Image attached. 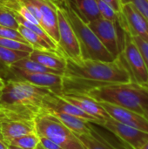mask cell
Wrapping results in <instances>:
<instances>
[{"label":"cell","mask_w":148,"mask_h":149,"mask_svg":"<svg viewBox=\"0 0 148 149\" xmlns=\"http://www.w3.org/2000/svg\"><path fill=\"white\" fill-rule=\"evenodd\" d=\"M128 82H133L130 72L120 57L111 62L66 59L62 75V93L85 94L97 87Z\"/></svg>","instance_id":"obj_1"},{"label":"cell","mask_w":148,"mask_h":149,"mask_svg":"<svg viewBox=\"0 0 148 149\" xmlns=\"http://www.w3.org/2000/svg\"><path fill=\"white\" fill-rule=\"evenodd\" d=\"M98 102H106L133 111L143 116L148 101V87L135 82L113 84L90 90L85 93Z\"/></svg>","instance_id":"obj_2"},{"label":"cell","mask_w":148,"mask_h":149,"mask_svg":"<svg viewBox=\"0 0 148 149\" xmlns=\"http://www.w3.org/2000/svg\"><path fill=\"white\" fill-rule=\"evenodd\" d=\"M50 90L24 80L9 79L1 91L0 104L17 107L39 114L44 110V99Z\"/></svg>","instance_id":"obj_3"},{"label":"cell","mask_w":148,"mask_h":149,"mask_svg":"<svg viewBox=\"0 0 148 149\" xmlns=\"http://www.w3.org/2000/svg\"><path fill=\"white\" fill-rule=\"evenodd\" d=\"M63 8L78 38L83 59L106 62L116 59L102 45L88 24L78 15L71 0H65Z\"/></svg>","instance_id":"obj_4"},{"label":"cell","mask_w":148,"mask_h":149,"mask_svg":"<svg viewBox=\"0 0 148 149\" xmlns=\"http://www.w3.org/2000/svg\"><path fill=\"white\" fill-rule=\"evenodd\" d=\"M36 116L30 110L0 104V140L8 146L15 138L37 132Z\"/></svg>","instance_id":"obj_5"},{"label":"cell","mask_w":148,"mask_h":149,"mask_svg":"<svg viewBox=\"0 0 148 149\" xmlns=\"http://www.w3.org/2000/svg\"><path fill=\"white\" fill-rule=\"evenodd\" d=\"M38 136L52 141L62 149H85L77 135L51 113L43 112L35 118Z\"/></svg>","instance_id":"obj_6"},{"label":"cell","mask_w":148,"mask_h":149,"mask_svg":"<svg viewBox=\"0 0 148 149\" xmlns=\"http://www.w3.org/2000/svg\"><path fill=\"white\" fill-rule=\"evenodd\" d=\"M120 58L130 72L132 81L148 87V72L143 56L133 38L123 31V45Z\"/></svg>","instance_id":"obj_7"},{"label":"cell","mask_w":148,"mask_h":149,"mask_svg":"<svg viewBox=\"0 0 148 149\" xmlns=\"http://www.w3.org/2000/svg\"><path fill=\"white\" fill-rule=\"evenodd\" d=\"M58 25V43L57 52L58 54L73 61L83 59L80 45L76 33L67 18L63 6L57 7Z\"/></svg>","instance_id":"obj_8"},{"label":"cell","mask_w":148,"mask_h":149,"mask_svg":"<svg viewBox=\"0 0 148 149\" xmlns=\"http://www.w3.org/2000/svg\"><path fill=\"white\" fill-rule=\"evenodd\" d=\"M87 24L106 50L115 58H119L123 45V40H120L118 31L120 28V25L102 17L92 21Z\"/></svg>","instance_id":"obj_9"},{"label":"cell","mask_w":148,"mask_h":149,"mask_svg":"<svg viewBox=\"0 0 148 149\" xmlns=\"http://www.w3.org/2000/svg\"><path fill=\"white\" fill-rule=\"evenodd\" d=\"M99 126L104 127L133 149H140L148 141V133L125 125L111 117L103 120Z\"/></svg>","instance_id":"obj_10"},{"label":"cell","mask_w":148,"mask_h":149,"mask_svg":"<svg viewBox=\"0 0 148 149\" xmlns=\"http://www.w3.org/2000/svg\"><path fill=\"white\" fill-rule=\"evenodd\" d=\"M120 27L131 37H139L148 41V19L130 3L121 5Z\"/></svg>","instance_id":"obj_11"},{"label":"cell","mask_w":148,"mask_h":149,"mask_svg":"<svg viewBox=\"0 0 148 149\" xmlns=\"http://www.w3.org/2000/svg\"><path fill=\"white\" fill-rule=\"evenodd\" d=\"M6 70L13 76L11 79L27 81L37 86L46 88L58 95H61L63 93L62 75L45 72H28L10 66L6 68Z\"/></svg>","instance_id":"obj_12"},{"label":"cell","mask_w":148,"mask_h":149,"mask_svg":"<svg viewBox=\"0 0 148 149\" xmlns=\"http://www.w3.org/2000/svg\"><path fill=\"white\" fill-rule=\"evenodd\" d=\"M99 104L112 119L133 128L148 133V121L144 116L129 109L120 107L110 103L99 102Z\"/></svg>","instance_id":"obj_13"},{"label":"cell","mask_w":148,"mask_h":149,"mask_svg":"<svg viewBox=\"0 0 148 149\" xmlns=\"http://www.w3.org/2000/svg\"><path fill=\"white\" fill-rule=\"evenodd\" d=\"M65 100L76 106L80 110L90 116H92L99 121V125L103 120L110 118L109 114L101 107L99 102L84 93H62L59 95Z\"/></svg>","instance_id":"obj_14"},{"label":"cell","mask_w":148,"mask_h":149,"mask_svg":"<svg viewBox=\"0 0 148 149\" xmlns=\"http://www.w3.org/2000/svg\"><path fill=\"white\" fill-rule=\"evenodd\" d=\"M35 2L40 11L39 24L57 46L58 43V6H55L44 0H35Z\"/></svg>","instance_id":"obj_15"},{"label":"cell","mask_w":148,"mask_h":149,"mask_svg":"<svg viewBox=\"0 0 148 149\" xmlns=\"http://www.w3.org/2000/svg\"><path fill=\"white\" fill-rule=\"evenodd\" d=\"M83 144L85 149H133L122 141L116 146L105 138L90 123V133L85 134H76Z\"/></svg>","instance_id":"obj_16"},{"label":"cell","mask_w":148,"mask_h":149,"mask_svg":"<svg viewBox=\"0 0 148 149\" xmlns=\"http://www.w3.org/2000/svg\"><path fill=\"white\" fill-rule=\"evenodd\" d=\"M31 59L39 63L46 68L64 72L66 65V58L56 52L33 50L28 56Z\"/></svg>","instance_id":"obj_17"},{"label":"cell","mask_w":148,"mask_h":149,"mask_svg":"<svg viewBox=\"0 0 148 149\" xmlns=\"http://www.w3.org/2000/svg\"><path fill=\"white\" fill-rule=\"evenodd\" d=\"M71 1L78 15L86 24L101 17L96 0H71Z\"/></svg>","instance_id":"obj_18"},{"label":"cell","mask_w":148,"mask_h":149,"mask_svg":"<svg viewBox=\"0 0 148 149\" xmlns=\"http://www.w3.org/2000/svg\"><path fill=\"white\" fill-rule=\"evenodd\" d=\"M58 119L67 128L75 134H85L90 133V122L76 116L58 112H47Z\"/></svg>","instance_id":"obj_19"},{"label":"cell","mask_w":148,"mask_h":149,"mask_svg":"<svg viewBox=\"0 0 148 149\" xmlns=\"http://www.w3.org/2000/svg\"><path fill=\"white\" fill-rule=\"evenodd\" d=\"M18 32L22 35L24 40L33 48V50H40V51H48V52H58L51 45H50L44 38L31 31V30L22 26L19 24Z\"/></svg>","instance_id":"obj_20"},{"label":"cell","mask_w":148,"mask_h":149,"mask_svg":"<svg viewBox=\"0 0 148 149\" xmlns=\"http://www.w3.org/2000/svg\"><path fill=\"white\" fill-rule=\"evenodd\" d=\"M10 67H14L18 70L28 72H45V73H54V74L63 75L62 72L46 68L44 65H40L39 63L31 59L29 57H26L24 58L18 60L17 62H16L12 65H10Z\"/></svg>","instance_id":"obj_21"},{"label":"cell","mask_w":148,"mask_h":149,"mask_svg":"<svg viewBox=\"0 0 148 149\" xmlns=\"http://www.w3.org/2000/svg\"><path fill=\"white\" fill-rule=\"evenodd\" d=\"M29 54L30 52H27L0 46V63L3 65L5 68H8L18 60L28 57Z\"/></svg>","instance_id":"obj_22"},{"label":"cell","mask_w":148,"mask_h":149,"mask_svg":"<svg viewBox=\"0 0 148 149\" xmlns=\"http://www.w3.org/2000/svg\"><path fill=\"white\" fill-rule=\"evenodd\" d=\"M38 143L39 136L37 132H34L15 138L11 140L8 145H12L23 149H35Z\"/></svg>","instance_id":"obj_23"},{"label":"cell","mask_w":148,"mask_h":149,"mask_svg":"<svg viewBox=\"0 0 148 149\" xmlns=\"http://www.w3.org/2000/svg\"><path fill=\"white\" fill-rule=\"evenodd\" d=\"M98 8L99 10L100 17L111 22H113L117 24H120L121 23V13L115 10L112 6L108 3H105L102 0H96Z\"/></svg>","instance_id":"obj_24"},{"label":"cell","mask_w":148,"mask_h":149,"mask_svg":"<svg viewBox=\"0 0 148 149\" xmlns=\"http://www.w3.org/2000/svg\"><path fill=\"white\" fill-rule=\"evenodd\" d=\"M0 46L13 49V50L27 52H31L33 51V48L27 43H24L8 38H3V37H0Z\"/></svg>","instance_id":"obj_25"},{"label":"cell","mask_w":148,"mask_h":149,"mask_svg":"<svg viewBox=\"0 0 148 149\" xmlns=\"http://www.w3.org/2000/svg\"><path fill=\"white\" fill-rule=\"evenodd\" d=\"M0 25L17 31L19 24L11 11L0 7Z\"/></svg>","instance_id":"obj_26"},{"label":"cell","mask_w":148,"mask_h":149,"mask_svg":"<svg viewBox=\"0 0 148 149\" xmlns=\"http://www.w3.org/2000/svg\"><path fill=\"white\" fill-rule=\"evenodd\" d=\"M0 37L8 38H11V39L21 41V42H24V43H27L24 40V38L22 37V35L18 32V31L13 30V29H10V28L4 27V26H2V25H0Z\"/></svg>","instance_id":"obj_27"},{"label":"cell","mask_w":148,"mask_h":149,"mask_svg":"<svg viewBox=\"0 0 148 149\" xmlns=\"http://www.w3.org/2000/svg\"><path fill=\"white\" fill-rule=\"evenodd\" d=\"M132 38L143 56V58L145 60L148 72V41L144 38H139V37H132Z\"/></svg>","instance_id":"obj_28"},{"label":"cell","mask_w":148,"mask_h":149,"mask_svg":"<svg viewBox=\"0 0 148 149\" xmlns=\"http://www.w3.org/2000/svg\"><path fill=\"white\" fill-rule=\"evenodd\" d=\"M130 3L148 19V0H121V3Z\"/></svg>","instance_id":"obj_29"},{"label":"cell","mask_w":148,"mask_h":149,"mask_svg":"<svg viewBox=\"0 0 148 149\" xmlns=\"http://www.w3.org/2000/svg\"><path fill=\"white\" fill-rule=\"evenodd\" d=\"M39 142L45 149H62L56 143H54L52 141H51L50 139L45 138V137L39 136Z\"/></svg>","instance_id":"obj_30"},{"label":"cell","mask_w":148,"mask_h":149,"mask_svg":"<svg viewBox=\"0 0 148 149\" xmlns=\"http://www.w3.org/2000/svg\"><path fill=\"white\" fill-rule=\"evenodd\" d=\"M105 3H108L110 6H112L115 10H117L118 12L121 11V0H102Z\"/></svg>","instance_id":"obj_31"},{"label":"cell","mask_w":148,"mask_h":149,"mask_svg":"<svg viewBox=\"0 0 148 149\" xmlns=\"http://www.w3.org/2000/svg\"><path fill=\"white\" fill-rule=\"evenodd\" d=\"M143 116L148 121V101L143 106Z\"/></svg>","instance_id":"obj_32"},{"label":"cell","mask_w":148,"mask_h":149,"mask_svg":"<svg viewBox=\"0 0 148 149\" xmlns=\"http://www.w3.org/2000/svg\"><path fill=\"white\" fill-rule=\"evenodd\" d=\"M44 1H46L48 3L55 5V6H61V3H60L59 0H44Z\"/></svg>","instance_id":"obj_33"},{"label":"cell","mask_w":148,"mask_h":149,"mask_svg":"<svg viewBox=\"0 0 148 149\" xmlns=\"http://www.w3.org/2000/svg\"><path fill=\"white\" fill-rule=\"evenodd\" d=\"M0 149H8V146L0 140Z\"/></svg>","instance_id":"obj_34"},{"label":"cell","mask_w":148,"mask_h":149,"mask_svg":"<svg viewBox=\"0 0 148 149\" xmlns=\"http://www.w3.org/2000/svg\"><path fill=\"white\" fill-rule=\"evenodd\" d=\"M4 85H5V81H4V80L1 78V76H0V90H2V89L3 88Z\"/></svg>","instance_id":"obj_35"},{"label":"cell","mask_w":148,"mask_h":149,"mask_svg":"<svg viewBox=\"0 0 148 149\" xmlns=\"http://www.w3.org/2000/svg\"><path fill=\"white\" fill-rule=\"evenodd\" d=\"M8 149H23V148H20L15 147V146H12V145H8Z\"/></svg>","instance_id":"obj_36"},{"label":"cell","mask_w":148,"mask_h":149,"mask_svg":"<svg viewBox=\"0 0 148 149\" xmlns=\"http://www.w3.org/2000/svg\"><path fill=\"white\" fill-rule=\"evenodd\" d=\"M8 1H10V0H0V6H2V5H3L6 2H8Z\"/></svg>","instance_id":"obj_37"},{"label":"cell","mask_w":148,"mask_h":149,"mask_svg":"<svg viewBox=\"0 0 148 149\" xmlns=\"http://www.w3.org/2000/svg\"><path fill=\"white\" fill-rule=\"evenodd\" d=\"M140 149H148V141L145 143V145H144Z\"/></svg>","instance_id":"obj_38"},{"label":"cell","mask_w":148,"mask_h":149,"mask_svg":"<svg viewBox=\"0 0 148 149\" xmlns=\"http://www.w3.org/2000/svg\"><path fill=\"white\" fill-rule=\"evenodd\" d=\"M59 2H60V3H61V6H63V4H64V3H65V0H59Z\"/></svg>","instance_id":"obj_39"},{"label":"cell","mask_w":148,"mask_h":149,"mask_svg":"<svg viewBox=\"0 0 148 149\" xmlns=\"http://www.w3.org/2000/svg\"><path fill=\"white\" fill-rule=\"evenodd\" d=\"M1 91H2V90H0V95H1Z\"/></svg>","instance_id":"obj_40"}]
</instances>
